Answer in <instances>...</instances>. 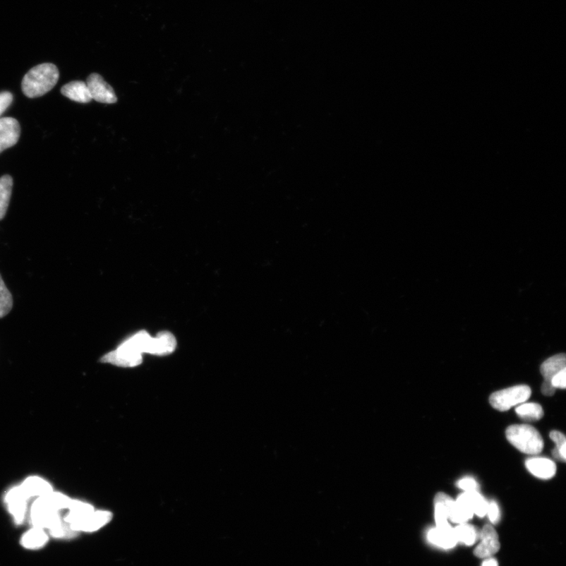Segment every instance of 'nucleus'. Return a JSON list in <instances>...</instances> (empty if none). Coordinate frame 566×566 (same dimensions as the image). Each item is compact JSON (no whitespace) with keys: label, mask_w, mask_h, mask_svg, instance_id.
<instances>
[{"label":"nucleus","mask_w":566,"mask_h":566,"mask_svg":"<svg viewBox=\"0 0 566 566\" xmlns=\"http://www.w3.org/2000/svg\"><path fill=\"white\" fill-rule=\"evenodd\" d=\"M59 71L56 66L43 64L31 68L23 80V92L29 98H37L49 92L57 84Z\"/></svg>","instance_id":"1"},{"label":"nucleus","mask_w":566,"mask_h":566,"mask_svg":"<svg viewBox=\"0 0 566 566\" xmlns=\"http://www.w3.org/2000/svg\"><path fill=\"white\" fill-rule=\"evenodd\" d=\"M506 437L509 442L522 453L538 454L543 450V438L531 426H510L506 430Z\"/></svg>","instance_id":"2"},{"label":"nucleus","mask_w":566,"mask_h":566,"mask_svg":"<svg viewBox=\"0 0 566 566\" xmlns=\"http://www.w3.org/2000/svg\"><path fill=\"white\" fill-rule=\"evenodd\" d=\"M531 390L528 385H520L495 392L489 398L490 404L500 411H507L512 407L523 404L529 399Z\"/></svg>","instance_id":"3"},{"label":"nucleus","mask_w":566,"mask_h":566,"mask_svg":"<svg viewBox=\"0 0 566 566\" xmlns=\"http://www.w3.org/2000/svg\"><path fill=\"white\" fill-rule=\"evenodd\" d=\"M30 516L34 528L50 530L62 522L59 510L51 506L45 496L38 497L33 502Z\"/></svg>","instance_id":"4"},{"label":"nucleus","mask_w":566,"mask_h":566,"mask_svg":"<svg viewBox=\"0 0 566 566\" xmlns=\"http://www.w3.org/2000/svg\"><path fill=\"white\" fill-rule=\"evenodd\" d=\"M140 351L134 347L129 339L124 341L116 350L102 356V363H112L119 367L133 368L143 361Z\"/></svg>","instance_id":"5"},{"label":"nucleus","mask_w":566,"mask_h":566,"mask_svg":"<svg viewBox=\"0 0 566 566\" xmlns=\"http://www.w3.org/2000/svg\"><path fill=\"white\" fill-rule=\"evenodd\" d=\"M480 541L474 554L479 558L486 559L497 553L500 548L499 536L491 524H487L479 534Z\"/></svg>","instance_id":"6"},{"label":"nucleus","mask_w":566,"mask_h":566,"mask_svg":"<svg viewBox=\"0 0 566 566\" xmlns=\"http://www.w3.org/2000/svg\"><path fill=\"white\" fill-rule=\"evenodd\" d=\"M91 94L92 99L107 104H113L117 100L116 96L112 86L103 80L98 73L89 76L86 83Z\"/></svg>","instance_id":"7"},{"label":"nucleus","mask_w":566,"mask_h":566,"mask_svg":"<svg viewBox=\"0 0 566 566\" xmlns=\"http://www.w3.org/2000/svg\"><path fill=\"white\" fill-rule=\"evenodd\" d=\"M30 497L27 495L22 486L13 488L6 495L9 512L15 517L17 523L24 521L27 510L28 500Z\"/></svg>","instance_id":"8"},{"label":"nucleus","mask_w":566,"mask_h":566,"mask_svg":"<svg viewBox=\"0 0 566 566\" xmlns=\"http://www.w3.org/2000/svg\"><path fill=\"white\" fill-rule=\"evenodd\" d=\"M20 135L18 121L12 117L0 119V153L18 143Z\"/></svg>","instance_id":"9"},{"label":"nucleus","mask_w":566,"mask_h":566,"mask_svg":"<svg viewBox=\"0 0 566 566\" xmlns=\"http://www.w3.org/2000/svg\"><path fill=\"white\" fill-rule=\"evenodd\" d=\"M176 339L169 331H162L155 337H152L148 353L155 356L169 355L176 349Z\"/></svg>","instance_id":"10"},{"label":"nucleus","mask_w":566,"mask_h":566,"mask_svg":"<svg viewBox=\"0 0 566 566\" xmlns=\"http://www.w3.org/2000/svg\"><path fill=\"white\" fill-rule=\"evenodd\" d=\"M428 541L434 546L443 549L454 548L458 541L455 536L454 529L450 524L443 527H436L428 531Z\"/></svg>","instance_id":"11"},{"label":"nucleus","mask_w":566,"mask_h":566,"mask_svg":"<svg viewBox=\"0 0 566 566\" xmlns=\"http://www.w3.org/2000/svg\"><path fill=\"white\" fill-rule=\"evenodd\" d=\"M526 466L535 477L544 480L553 478L557 471L555 462L546 458L529 459L526 462Z\"/></svg>","instance_id":"12"},{"label":"nucleus","mask_w":566,"mask_h":566,"mask_svg":"<svg viewBox=\"0 0 566 566\" xmlns=\"http://www.w3.org/2000/svg\"><path fill=\"white\" fill-rule=\"evenodd\" d=\"M457 501L471 509L474 514L480 517L487 514L488 502L478 491L465 492L458 497Z\"/></svg>","instance_id":"13"},{"label":"nucleus","mask_w":566,"mask_h":566,"mask_svg":"<svg viewBox=\"0 0 566 566\" xmlns=\"http://www.w3.org/2000/svg\"><path fill=\"white\" fill-rule=\"evenodd\" d=\"M61 92L66 97L80 103H88L92 100L86 83L83 81L68 83L61 88Z\"/></svg>","instance_id":"14"},{"label":"nucleus","mask_w":566,"mask_h":566,"mask_svg":"<svg viewBox=\"0 0 566 566\" xmlns=\"http://www.w3.org/2000/svg\"><path fill=\"white\" fill-rule=\"evenodd\" d=\"M454 500L450 495L439 493L435 496V521L437 527H443L450 524L448 523V510Z\"/></svg>","instance_id":"15"},{"label":"nucleus","mask_w":566,"mask_h":566,"mask_svg":"<svg viewBox=\"0 0 566 566\" xmlns=\"http://www.w3.org/2000/svg\"><path fill=\"white\" fill-rule=\"evenodd\" d=\"M112 519V514L108 512H94L88 515L76 531H94L104 526Z\"/></svg>","instance_id":"16"},{"label":"nucleus","mask_w":566,"mask_h":566,"mask_svg":"<svg viewBox=\"0 0 566 566\" xmlns=\"http://www.w3.org/2000/svg\"><path fill=\"white\" fill-rule=\"evenodd\" d=\"M20 486L30 498L34 496H45L53 492V488L49 483L39 477L28 478Z\"/></svg>","instance_id":"17"},{"label":"nucleus","mask_w":566,"mask_h":566,"mask_svg":"<svg viewBox=\"0 0 566 566\" xmlns=\"http://www.w3.org/2000/svg\"><path fill=\"white\" fill-rule=\"evenodd\" d=\"M565 362L566 359L565 354H558L552 356L548 359L546 361H544L541 368L544 381L550 383L552 378L558 374V372L565 369Z\"/></svg>","instance_id":"18"},{"label":"nucleus","mask_w":566,"mask_h":566,"mask_svg":"<svg viewBox=\"0 0 566 566\" xmlns=\"http://www.w3.org/2000/svg\"><path fill=\"white\" fill-rule=\"evenodd\" d=\"M13 188V179L9 175L0 178V220L8 211Z\"/></svg>","instance_id":"19"},{"label":"nucleus","mask_w":566,"mask_h":566,"mask_svg":"<svg viewBox=\"0 0 566 566\" xmlns=\"http://www.w3.org/2000/svg\"><path fill=\"white\" fill-rule=\"evenodd\" d=\"M454 531L458 542L466 546H472L479 538L478 530L471 524L466 523L459 524V526L454 529Z\"/></svg>","instance_id":"20"},{"label":"nucleus","mask_w":566,"mask_h":566,"mask_svg":"<svg viewBox=\"0 0 566 566\" xmlns=\"http://www.w3.org/2000/svg\"><path fill=\"white\" fill-rule=\"evenodd\" d=\"M517 416L526 422H536L544 415L542 407L536 403L522 404L515 409Z\"/></svg>","instance_id":"21"},{"label":"nucleus","mask_w":566,"mask_h":566,"mask_svg":"<svg viewBox=\"0 0 566 566\" xmlns=\"http://www.w3.org/2000/svg\"><path fill=\"white\" fill-rule=\"evenodd\" d=\"M48 541V536L44 529L34 528L23 536L22 544L26 548L36 549L42 548Z\"/></svg>","instance_id":"22"},{"label":"nucleus","mask_w":566,"mask_h":566,"mask_svg":"<svg viewBox=\"0 0 566 566\" xmlns=\"http://www.w3.org/2000/svg\"><path fill=\"white\" fill-rule=\"evenodd\" d=\"M473 517L472 510L457 501H453L448 510V519L454 523H466Z\"/></svg>","instance_id":"23"},{"label":"nucleus","mask_w":566,"mask_h":566,"mask_svg":"<svg viewBox=\"0 0 566 566\" xmlns=\"http://www.w3.org/2000/svg\"><path fill=\"white\" fill-rule=\"evenodd\" d=\"M550 438L556 444L552 455L558 461L565 462L566 439L565 435L559 431H551Z\"/></svg>","instance_id":"24"},{"label":"nucleus","mask_w":566,"mask_h":566,"mask_svg":"<svg viewBox=\"0 0 566 566\" xmlns=\"http://www.w3.org/2000/svg\"><path fill=\"white\" fill-rule=\"evenodd\" d=\"M13 306L11 294L6 288L5 283L0 275V318L8 315Z\"/></svg>","instance_id":"25"},{"label":"nucleus","mask_w":566,"mask_h":566,"mask_svg":"<svg viewBox=\"0 0 566 566\" xmlns=\"http://www.w3.org/2000/svg\"><path fill=\"white\" fill-rule=\"evenodd\" d=\"M45 498L51 506L59 510V512L61 510L68 509L72 500L64 494L54 492L45 495Z\"/></svg>","instance_id":"26"},{"label":"nucleus","mask_w":566,"mask_h":566,"mask_svg":"<svg viewBox=\"0 0 566 566\" xmlns=\"http://www.w3.org/2000/svg\"><path fill=\"white\" fill-rule=\"evenodd\" d=\"M490 522L492 523L498 522L500 517V510L498 505L495 501L488 502L487 514Z\"/></svg>","instance_id":"27"},{"label":"nucleus","mask_w":566,"mask_h":566,"mask_svg":"<svg viewBox=\"0 0 566 566\" xmlns=\"http://www.w3.org/2000/svg\"><path fill=\"white\" fill-rule=\"evenodd\" d=\"M458 486L465 492L478 491V483L473 478H466L460 480Z\"/></svg>","instance_id":"28"},{"label":"nucleus","mask_w":566,"mask_h":566,"mask_svg":"<svg viewBox=\"0 0 566 566\" xmlns=\"http://www.w3.org/2000/svg\"><path fill=\"white\" fill-rule=\"evenodd\" d=\"M565 378L566 369L558 372L553 378H551L550 383L555 389H565Z\"/></svg>","instance_id":"29"},{"label":"nucleus","mask_w":566,"mask_h":566,"mask_svg":"<svg viewBox=\"0 0 566 566\" xmlns=\"http://www.w3.org/2000/svg\"><path fill=\"white\" fill-rule=\"evenodd\" d=\"M13 101V95L8 92L0 93V114H3L8 109Z\"/></svg>","instance_id":"30"},{"label":"nucleus","mask_w":566,"mask_h":566,"mask_svg":"<svg viewBox=\"0 0 566 566\" xmlns=\"http://www.w3.org/2000/svg\"><path fill=\"white\" fill-rule=\"evenodd\" d=\"M555 388L553 387V385H551L549 382H543L542 385L541 391L543 395L547 397L553 396L555 393Z\"/></svg>","instance_id":"31"},{"label":"nucleus","mask_w":566,"mask_h":566,"mask_svg":"<svg viewBox=\"0 0 566 566\" xmlns=\"http://www.w3.org/2000/svg\"><path fill=\"white\" fill-rule=\"evenodd\" d=\"M481 566H499V565L495 559L491 557L485 559V561L482 562Z\"/></svg>","instance_id":"32"},{"label":"nucleus","mask_w":566,"mask_h":566,"mask_svg":"<svg viewBox=\"0 0 566 566\" xmlns=\"http://www.w3.org/2000/svg\"><path fill=\"white\" fill-rule=\"evenodd\" d=\"M0 115H1V114H0Z\"/></svg>","instance_id":"33"}]
</instances>
